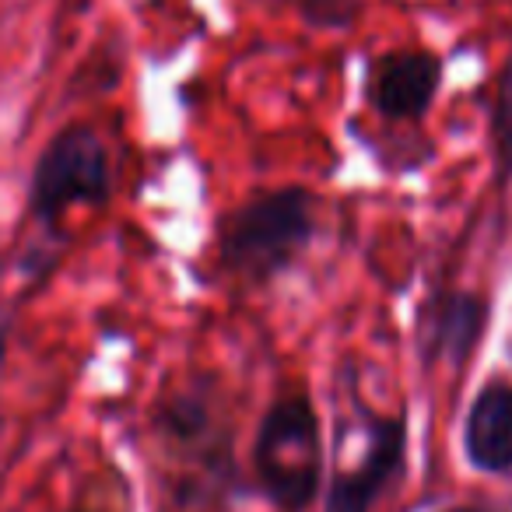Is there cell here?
I'll return each instance as SVG.
<instances>
[{"label":"cell","mask_w":512,"mask_h":512,"mask_svg":"<svg viewBox=\"0 0 512 512\" xmlns=\"http://www.w3.org/2000/svg\"><path fill=\"white\" fill-rule=\"evenodd\" d=\"M256 463L274 502L285 509H302L316 491L320 474V442H316V421L302 400L274 407L260 432Z\"/></svg>","instance_id":"cell-1"},{"label":"cell","mask_w":512,"mask_h":512,"mask_svg":"<svg viewBox=\"0 0 512 512\" xmlns=\"http://www.w3.org/2000/svg\"><path fill=\"white\" fill-rule=\"evenodd\" d=\"M309 239V197L274 193L232 218L225 232L228 264L242 271H271Z\"/></svg>","instance_id":"cell-2"},{"label":"cell","mask_w":512,"mask_h":512,"mask_svg":"<svg viewBox=\"0 0 512 512\" xmlns=\"http://www.w3.org/2000/svg\"><path fill=\"white\" fill-rule=\"evenodd\" d=\"M106 193V155L88 130L57 137L36 172V204L43 214L64 211L74 200H99Z\"/></svg>","instance_id":"cell-3"},{"label":"cell","mask_w":512,"mask_h":512,"mask_svg":"<svg viewBox=\"0 0 512 512\" xmlns=\"http://www.w3.org/2000/svg\"><path fill=\"white\" fill-rule=\"evenodd\" d=\"M467 449L477 467L502 470L512 463V390L491 386L481 393L467 425Z\"/></svg>","instance_id":"cell-4"},{"label":"cell","mask_w":512,"mask_h":512,"mask_svg":"<svg viewBox=\"0 0 512 512\" xmlns=\"http://www.w3.org/2000/svg\"><path fill=\"white\" fill-rule=\"evenodd\" d=\"M400 446H404V432H400V425L383 421V425L376 428V439H372L369 460L334 488V495H330V512H365L369 509L372 495L383 488V481L390 477V470L397 467Z\"/></svg>","instance_id":"cell-5"},{"label":"cell","mask_w":512,"mask_h":512,"mask_svg":"<svg viewBox=\"0 0 512 512\" xmlns=\"http://www.w3.org/2000/svg\"><path fill=\"white\" fill-rule=\"evenodd\" d=\"M439 67L428 57H393L376 81V102L390 116H414L428 106Z\"/></svg>","instance_id":"cell-6"},{"label":"cell","mask_w":512,"mask_h":512,"mask_svg":"<svg viewBox=\"0 0 512 512\" xmlns=\"http://www.w3.org/2000/svg\"><path fill=\"white\" fill-rule=\"evenodd\" d=\"M477 327H481V309L470 299H456L453 306L442 316V344L453 348V355H463L470 348V341L477 337Z\"/></svg>","instance_id":"cell-7"},{"label":"cell","mask_w":512,"mask_h":512,"mask_svg":"<svg viewBox=\"0 0 512 512\" xmlns=\"http://www.w3.org/2000/svg\"><path fill=\"white\" fill-rule=\"evenodd\" d=\"M498 134H502L505 155L512 158V64H509V74H505V85H502V102H498Z\"/></svg>","instance_id":"cell-8"}]
</instances>
